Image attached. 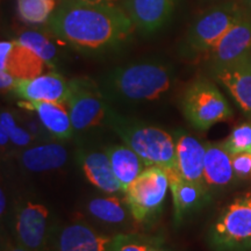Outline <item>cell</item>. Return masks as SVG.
Instances as JSON below:
<instances>
[{
    "mask_svg": "<svg viewBox=\"0 0 251 251\" xmlns=\"http://www.w3.org/2000/svg\"><path fill=\"white\" fill-rule=\"evenodd\" d=\"M68 161V151L62 144H36L21 152L20 163L30 172H46L61 169Z\"/></svg>",
    "mask_w": 251,
    "mask_h": 251,
    "instance_id": "cell-20",
    "label": "cell"
},
{
    "mask_svg": "<svg viewBox=\"0 0 251 251\" xmlns=\"http://www.w3.org/2000/svg\"><path fill=\"white\" fill-rule=\"evenodd\" d=\"M248 54H251V12L249 11L231 26L207 54L208 69L229 64Z\"/></svg>",
    "mask_w": 251,
    "mask_h": 251,
    "instance_id": "cell-13",
    "label": "cell"
},
{
    "mask_svg": "<svg viewBox=\"0 0 251 251\" xmlns=\"http://www.w3.org/2000/svg\"><path fill=\"white\" fill-rule=\"evenodd\" d=\"M93 1H105V2H112V4H117L120 5L124 2V0H93Z\"/></svg>",
    "mask_w": 251,
    "mask_h": 251,
    "instance_id": "cell-35",
    "label": "cell"
},
{
    "mask_svg": "<svg viewBox=\"0 0 251 251\" xmlns=\"http://www.w3.org/2000/svg\"><path fill=\"white\" fill-rule=\"evenodd\" d=\"M233 169L237 180L251 179V152H241L231 155Z\"/></svg>",
    "mask_w": 251,
    "mask_h": 251,
    "instance_id": "cell-29",
    "label": "cell"
},
{
    "mask_svg": "<svg viewBox=\"0 0 251 251\" xmlns=\"http://www.w3.org/2000/svg\"><path fill=\"white\" fill-rule=\"evenodd\" d=\"M178 0H124L121 7L130 18L135 31L152 36L170 24Z\"/></svg>",
    "mask_w": 251,
    "mask_h": 251,
    "instance_id": "cell-10",
    "label": "cell"
},
{
    "mask_svg": "<svg viewBox=\"0 0 251 251\" xmlns=\"http://www.w3.org/2000/svg\"><path fill=\"white\" fill-rule=\"evenodd\" d=\"M174 64L161 57L141 58L103 74L98 85L108 103H144L161 99L174 86Z\"/></svg>",
    "mask_w": 251,
    "mask_h": 251,
    "instance_id": "cell-2",
    "label": "cell"
},
{
    "mask_svg": "<svg viewBox=\"0 0 251 251\" xmlns=\"http://www.w3.org/2000/svg\"><path fill=\"white\" fill-rule=\"evenodd\" d=\"M124 144L143 159L147 166H161L166 172L176 171V139L162 128L125 117L109 107L107 120Z\"/></svg>",
    "mask_w": 251,
    "mask_h": 251,
    "instance_id": "cell-3",
    "label": "cell"
},
{
    "mask_svg": "<svg viewBox=\"0 0 251 251\" xmlns=\"http://www.w3.org/2000/svg\"><path fill=\"white\" fill-rule=\"evenodd\" d=\"M126 201L118 197H100L94 198L87 203V211L98 221L106 225L118 226L125 224L127 220Z\"/></svg>",
    "mask_w": 251,
    "mask_h": 251,
    "instance_id": "cell-23",
    "label": "cell"
},
{
    "mask_svg": "<svg viewBox=\"0 0 251 251\" xmlns=\"http://www.w3.org/2000/svg\"><path fill=\"white\" fill-rule=\"evenodd\" d=\"M212 251H251V190L235 197L207 231Z\"/></svg>",
    "mask_w": 251,
    "mask_h": 251,
    "instance_id": "cell-5",
    "label": "cell"
},
{
    "mask_svg": "<svg viewBox=\"0 0 251 251\" xmlns=\"http://www.w3.org/2000/svg\"><path fill=\"white\" fill-rule=\"evenodd\" d=\"M67 103L75 131H85L107 120L111 103L107 102L98 81L87 77L69 80Z\"/></svg>",
    "mask_w": 251,
    "mask_h": 251,
    "instance_id": "cell-8",
    "label": "cell"
},
{
    "mask_svg": "<svg viewBox=\"0 0 251 251\" xmlns=\"http://www.w3.org/2000/svg\"><path fill=\"white\" fill-rule=\"evenodd\" d=\"M174 201L175 222L180 225L185 216L202 208L211 199L212 192L202 183L181 178L177 171L168 172Z\"/></svg>",
    "mask_w": 251,
    "mask_h": 251,
    "instance_id": "cell-15",
    "label": "cell"
},
{
    "mask_svg": "<svg viewBox=\"0 0 251 251\" xmlns=\"http://www.w3.org/2000/svg\"><path fill=\"white\" fill-rule=\"evenodd\" d=\"M112 251H172L159 237L141 234H117Z\"/></svg>",
    "mask_w": 251,
    "mask_h": 251,
    "instance_id": "cell-25",
    "label": "cell"
},
{
    "mask_svg": "<svg viewBox=\"0 0 251 251\" xmlns=\"http://www.w3.org/2000/svg\"><path fill=\"white\" fill-rule=\"evenodd\" d=\"M105 151L109 157L113 172L120 181L124 193L127 187L148 168L143 159L126 144L109 146L105 148Z\"/></svg>",
    "mask_w": 251,
    "mask_h": 251,
    "instance_id": "cell-21",
    "label": "cell"
},
{
    "mask_svg": "<svg viewBox=\"0 0 251 251\" xmlns=\"http://www.w3.org/2000/svg\"><path fill=\"white\" fill-rule=\"evenodd\" d=\"M15 80H17V78L11 72H8L7 70L0 71V86H1L2 92H11Z\"/></svg>",
    "mask_w": 251,
    "mask_h": 251,
    "instance_id": "cell-31",
    "label": "cell"
},
{
    "mask_svg": "<svg viewBox=\"0 0 251 251\" xmlns=\"http://www.w3.org/2000/svg\"><path fill=\"white\" fill-rule=\"evenodd\" d=\"M236 180L231 155L224 143H206L203 163V184L209 191L230 186Z\"/></svg>",
    "mask_w": 251,
    "mask_h": 251,
    "instance_id": "cell-18",
    "label": "cell"
},
{
    "mask_svg": "<svg viewBox=\"0 0 251 251\" xmlns=\"http://www.w3.org/2000/svg\"><path fill=\"white\" fill-rule=\"evenodd\" d=\"M0 124L4 125L7 128L9 133V139L14 146L25 148L35 140V137L30 134V131L24 126L19 125L17 119L13 115V113L9 111H1L0 114Z\"/></svg>",
    "mask_w": 251,
    "mask_h": 251,
    "instance_id": "cell-27",
    "label": "cell"
},
{
    "mask_svg": "<svg viewBox=\"0 0 251 251\" xmlns=\"http://www.w3.org/2000/svg\"><path fill=\"white\" fill-rule=\"evenodd\" d=\"M1 251H30L27 248H25L21 244H19L17 241L11 240V238H5L1 242Z\"/></svg>",
    "mask_w": 251,
    "mask_h": 251,
    "instance_id": "cell-32",
    "label": "cell"
},
{
    "mask_svg": "<svg viewBox=\"0 0 251 251\" xmlns=\"http://www.w3.org/2000/svg\"><path fill=\"white\" fill-rule=\"evenodd\" d=\"M6 205H7V198H6L4 190L1 188V191H0V214L1 215H4Z\"/></svg>",
    "mask_w": 251,
    "mask_h": 251,
    "instance_id": "cell-33",
    "label": "cell"
},
{
    "mask_svg": "<svg viewBox=\"0 0 251 251\" xmlns=\"http://www.w3.org/2000/svg\"><path fill=\"white\" fill-rule=\"evenodd\" d=\"M169 188L170 180L165 169L148 166L125 191V201L135 221H152L162 211Z\"/></svg>",
    "mask_w": 251,
    "mask_h": 251,
    "instance_id": "cell-7",
    "label": "cell"
},
{
    "mask_svg": "<svg viewBox=\"0 0 251 251\" xmlns=\"http://www.w3.org/2000/svg\"><path fill=\"white\" fill-rule=\"evenodd\" d=\"M238 2H240L247 11L251 12V0H238Z\"/></svg>",
    "mask_w": 251,
    "mask_h": 251,
    "instance_id": "cell-34",
    "label": "cell"
},
{
    "mask_svg": "<svg viewBox=\"0 0 251 251\" xmlns=\"http://www.w3.org/2000/svg\"><path fill=\"white\" fill-rule=\"evenodd\" d=\"M56 7V0H17L19 15L30 25L48 24Z\"/></svg>",
    "mask_w": 251,
    "mask_h": 251,
    "instance_id": "cell-26",
    "label": "cell"
},
{
    "mask_svg": "<svg viewBox=\"0 0 251 251\" xmlns=\"http://www.w3.org/2000/svg\"><path fill=\"white\" fill-rule=\"evenodd\" d=\"M51 33L50 35H47V34L37 30H26L23 31L15 40L33 50L51 69L56 67L59 59L58 48L51 40Z\"/></svg>",
    "mask_w": 251,
    "mask_h": 251,
    "instance_id": "cell-24",
    "label": "cell"
},
{
    "mask_svg": "<svg viewBox=\"0 0 251 251\" xmlns=\"http://www.w3.org/2000/svg\"><path fill=\"white\" fill-rule=\"evenodd\" d=\"M47 25L63 43L93 56L121 49L135 31L120 5L93 0H59Z\"/></svg>",
    "mask_w": 251,
    "mask_h": 251,
    "instance_id": "cell-1",
    "label": "cell"
},
{
    "mask_svg": "<svg viewBox=\"0 0 251 251\" xmlns=\"http://www.w3.org/2000/svg\"><path fill=\"white\" fill-rule=\"evenodd\" d=\"M47 68H49L48 64L40 56L14 40V46L6 62L5 70L11 72L17 79H28L45 74Z\"/></svg>",
    "mask_w": 251,
    "mask_h": 251,
    "instance_id": "cell-22",
    "label": "cell"
},
{
    "mask_svg": "<svg viewBox=\"0 0 251 251\" xmlns=\"http://www.w3.org/2000/svg\"><path fill=\"white\" fill-rule=\"evenodd\" d=\"M206 144L186 131L176 136V171L184 179L203 184Z\"/></svg>",
    "mask_w": 251,
    "mask_h": 251,
    "instance_id": "cell-16",
    "label": "cell"
},
{
    "mask_svg": "<svg viewBox=\"0 0 251 251\" xmlns=\"http://www.w3.org/2000/svg\"><path fill=\"white\" fill-rule=\"evenodd\" d=\"M113 240L114 236L76 222L54 229L50 251H112Z\"/></svg>",
    "mask_w": 251,
    "mask_h": 251,
    "instance_id": "cell-12",
    "label": "cell"
},
{
    "mask_svg": "<svg viewBox=\"0 0 251 251\" xmlns=\"http://www.w3.org/2000/svg\"><path fill=\"white\" fill-rule=\"evenodd\" d=\"M11 92L26 101L65 102L69 80L57 72L50 71L28 79H17Z\"/></svg>",
    "mask_w": 251,
    "mask_h": 251,
    "instance_id": "cell-14",
    "label": "cell"
},
{
    "mask_svg": "<svg viewBox=\"0 0 251 251\" xmlns=\"http://www.w3.org/2000/svg\"><path fill=\"white\" fill-rule=\"evenodd\" d=\"M18 106L25 111L34 113L50 136H54L58 140H69L76 133L65 102L20 100Z\"/></svg>",
    "mask_w": 251,
    "mask_h": 251,
    "instance_id": "cell-17",
    "label": "cell"
},
{
    "mask_svg": "<svg viewBox=\"0 0 251 251\" xmlns=\"http://www.w3.org/2000/svg\"><path fill=\"white\" fill-rule=\"evenodd\" d=\"M50 212L40 202L25 201L15 211L13 238L30 251H50L52 233Z\"/></svg>",
    "mask_w": 251,
    "mask_h": 251,
    "instance_id": "cell-9",
    "label": "cell"
},
{
    "mask_svg": "<svg viewBox=\"0 0 251 251\" xmlns=\"http://www.w3.org/2000/svg\"><path fill=\"white\" fill-rule=\"evenodd\" d=\"M224 146L230 155H236L241 152H251V124L236 126L228 139L225 141Z\"/></svg>",
    "mask_w": 251,
    "mask_h": 251,
    "instance_id": "cell-28",
    "label": "cell"
},
{
    "mask_svg": "<svg viewBox=\"0 0 251 251\" xmlns=\"http://www.w3.org/2000/svg\"><path fill=\"white\" fill-rule=\"evenodd\" d=\"M79 164L86 179L100 191L108 194L124 192L120 181L113 172L111 161L106 151H81Z\"/></svg>",
    "mask_w": 251,
    "mask_h": 251,
    "instance_id": "cell-19",
    "label": "cell"
},
{
    "mask_svg": "<svg viewBox=\"0 0 251 251\" xmlns=\"http://www.w3.org/2000/svg\"><path fill=\"white\" fill-rule=\"evenodd\" d=\"M181 109L186 120L198 130H207L219 122L228 121L234 112L214 81L198 77L188 84L181 97Z\"/></svg>",
    "mask_w": 251,
    "mask_h": 251,
    "instance_id": "cell-6",
    "label": "cell"
},
{
    "mask_svg": "<svg viewBox=\"0 0 251 251\" xmlns=\"http://www.w3.org/2000/svg\"><path fill=\"white\" fill-rule=\"evenodd\" d=\"M13 46H14V40L13 41H2V42L0 43V71L5 70L6 62H7Z\"/></svg>",
    "mask_w": 251,
    "mask_h": 251,
    "instance_id": "cell-30",
    "label": "cell"
},
{
    "mask_svg": "<svg viewBox=\"0 0 251 251\" xmlns=\"http://www.w3.org/2000/svg\"><path fill=\"white\" fill-rule=\"evenodd\" d=\"M246 12L247 9L240 2L231 0L220 2L207 9L191 24L181 39L178 47L180 57L193 61L207 56Z\"/></svg>",
    "mask_w": 251,
    "mask_h": 251,
    "instance_id": "cell-4",
    "label": "cell"
},
{
    "mask_svg": "<svg viewBox=\"0 0 251 251\" xmlns=\"http://www.w3.org/2000/svg\"><path fill=\"white\" fill-rule=\"evenodd\" d=\"M208 71L212 79L224 86L241 111L251 119V54Z\"/></svg>",
    "mask_w": 251,
    "mask_h": 251,
    "instance_id": "cell-11",
    "label": "cell"
}]
</instances>
